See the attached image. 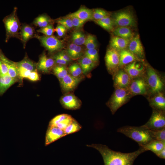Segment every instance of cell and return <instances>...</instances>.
Listing matches in <instances>:
<instances>
[{"mask_svg": "<svg viewBox=\"0 0 165 165\" xmlns=\"http://www.w3.org/2000/svg\"><path fill=\"white\" fill-rule=\"evenodd\" d=\"M143 126L151 130H158L165 128V112L153 109L149 120Z\"/></svg>", "mask_w": 165, "mask_h": 165, "instance_id": "52a82bcc", "label": "cell"}, {"mask_svg": "<svg viewBox=\"0 0 165 165\" xmlns=\"http://www.w3.org/2000/svg\"><path fill=\"white\" fill-rule=\"evenodd\" d=\"M1 53V51L0 50V56Z\"/></svg>", "mask_w": 165, "mask_h": 165, "instance_id": "f5cc1de1", "label": "cell"}, {"mask_svg": "<svg viewBox=\"0 0 165 165\" xmlns=\"http://www.w3.org/2000/svg\"><path fill=\"white\" fill-rule=\"evenodd\" d=\"M88 147L94 148L101 155L104 165H133L136 158L146 152L142 147L137 150L128 153H124L111 150L108 146L101 144L87 145Z\"/></svg>", "mask_w": 165, "mask_h": 165, "instance_id": "6da1fadb", "label": "cell"}, {"mask_svg": "<svg viewBox=\"0 0 165 165\" xmlns=\"http://www.w3.org/2000/svg\"><path fill=\"white\" fill-rule=\"evenodd\" d=\"M68 71L69 74L75 77H80V75L82 73L80 65L77 63H74L70 65Z\"/></svg>", "mask_w": 165, "mask_h": 165, "instance_id": "e575fe53", "label": "cell"}, {"mask_svg": "<svg viewBox=\"0 0 165 165\" xmlns=\"http://www.w3.org/2000/svg\"><path fill=\"white\" fill-rule=\"evenodd\" d=\"M109 16V13L106 11L101 9L93 10V20L94 21L100 20Z\"/></svg>", "mask_w": 165, "mask_h": 165, "instance_id": "74e56055", "label": "cell"}, {"mask_svg": "<svg viewBox=\"0 0 165 165\" xmlns=\"http://www.w3.org/2000/svg\"><path fill=\"white\" fill-rule=\"evenodd\" d=\"M57 54L63 59L68 63L71 61L72 60L67 53H65L64 51H61Z\"/></svg>", "mask_w": 165, "mask_h": 165, "instance_id": "f907efd6", "label": "cell"}, {"mask_svg": "<svg viewBox=\"0 0 165 165\" xmlns=\"http://www.w3.org/2000/svg\"><path fill=\"white\" fill-rule=\"evenodd\" d=\"M128 47V50L138 58H144V50L138 35L134 36L130 40Z\"/></svg>", "mask_w": 165, "mask_h": 165, "instance_id": "9a60e30c", "label": "cell"}, {"mask_svg": "<svg viewBox=\"0 0 165 165\" xmlns=\"http://www.w3.org/2000/svg\"><path fill=\"white\" fill-rule=\"evenodd\" d=\"M8 74V69L5 64L0 58V76Z\"/></svg>", "mask_w": 165, "mask_h": 165, "instance_id": "7dc6e473", "label": "cell"}, {"mask_svg": "<svg viewBox=\"0 0 165 165\" xmlns=\"http://www.w3.org/2000/svg\"><path fill=\"white\" fill-rule=\"evenodd\" d=\"M37 31L38 32L44 34L46 36H50L53 35L54 31V29L53 25L50 24L45 27L41 28Z\"/></svg>", "mask_w": 165, "mask_h": 165, "instance_id": "60d3db41", "label": "cell"}, {"mask_svg": "<svg viewBox=\"0 0 165 165\" xmlns=\"http://www.w3.org/2000/svg\"><path fill=\"white\" fill-rule=\"evenodd\" d=\"M86 37L82 31H76L72 33V39L73 43L77 45L81 46L84 44Z\"/></svg>", "mask_w": 165, "mask_h": 165, "instance_id": "4dcf8cb0", "label": "cell"}, {"mask_svg": "<svg viewBox=\"0 0 165 165\" xmlns=\"http://www.w3.org/2000/svg\"><path fill=\"white\" fill-rule=\"evenodd\" d=\"M17 67L22 68L31 72L37 70L36 64L27 57L22 61L15 62Z\"/></svg>", "mask_w": 165, "mask_h": 165, "instance_id": "f1b7e54d", "label": "cell"}, {"mask_svg": "<svg viewBox=\"0 0 165 165\" xmlns=\"http://www.w3.org/2000/svg\"><path fill=\"white\" fill-rule=\"evenodd\" d=\"M0 59L6 65L8 69V75L12 78L18 80L19 78L18 68L15 63L9 60L1 53Z\"/></svg>", "mask_w": 165, "mask_h": 165, "instance_id": "7402d4cb", "label": "cell"}, {"mask_svg": "<svg viewBox=\"0 0 165 165\" xmlns=\"http://www.w3.org/2000/svg\"><path fill=\"white\" fill-rule=\"evenodd\" d=\"M114 25L118 27H133L136 26V21L133 13L129 11L122 10L115 13L112 18Z\"/></svg>", "mask_w": 165, "mask_h": 165, "instance_id": "5b68a950", "label": "cell"}, {"mask_svg": "<svg viewBox=\"0 0 165 165\" xmlns=\"http://www.w3.org/2000/svg\"><path fill=\"white\" fill-rule=\"evenodd\" d=\"M95 22L101 27L107 31L113 30L114 25L112 18L109 16L100 20H95Z\"/></svg>", "mask_w": 165, "mask_h": 165, "instance_id": "f546056e", "label": "cell"}, {"mask_svg": "<svg viewBox=\"0 0 165 165\" xmlns=\"http://www.w3.org/2000/svg\"><path fill=\"white\" fill-rule=\"evenodd\" d=\"M53 58L55 63L59 64L65 65L68 63L61 57L57 53L53 56Z\"/></svg>", "mask_w": 165, "mask_h": 165, "instance_id": "681fc988", "label": "cell"}, {"mask_svg": "<svg viewBox=\"0 0 165 165\" xmlns=\"http://www.w3.org/2000/svg\"><path fill=\"white\" fill-rule=\"evenodd\" d=\"M67 17H75L86 21L93 19V10L82 7L77 11L69 14Z\"/></svg>", "mask_w": 165, "mask_h": 165, "instance_id": "ffe728a7", "label": "cell"}, {"mask_svg": "<svg viewBox=\"0 0 165 165\" xmlns=\"http://www.w3.org/2000/svg\"><path fill=\"white\" fill-rule=\"evenodd\" d=\"M18 80L11 77L8 74L0 76V95H2L10 87Z\"/></svg>", "mask_w": 165, "mask_h": 165, "instance_id": "cb8c5ba5", "label": "cell"}, {"mask_svg": "<svg viewBox=\"0 0 165 165\" xmlns=\"http://www.w3.org/2000/svg\"><path fill=\"white\" fill-rule=\"evenodd\" d=\"M67 29L62 25L58 24L56 28L54 29L58 36L62 37L65 34Z\"/></svg>", "mask_w": 165, "mask_h": 165, "instance_id": "bcb514c9", "label": "cell"}, {"mask_svg": "<svg viewBox=\"0 0 165 165\" xmlns=\"http://www.w3.org/2000/svg\"><path fill=\"white\" fill-rule=\"evenodd\" d=\"M84 45L87 49H96L97 45V39L95 36L91 34L88 35L86 37Z\"/></svg>", "mask_w": 165, "mask_h": 165, "instance_id": "d590c367", "label": "cell"}, {"mask_svg": "<svg viewBox=\"0 0 165 165\" xmlns=\"http://www.w3.org/2000/svg\"><path fill=\"white\" fill-rule=\"evenodd\" d=\"M66 53L72 60L80 58L83 53V50L81 46L76 45L74 43L69 44Z\"/></svg>", "mask_w": 165, "mask_h": 165, "instance_id": "d4e9b609", "label": "cell"}, {"mask_svg": "<svg viewBox=\"0 0 165 165\" xmlns=\"http://www.w3.org/2000/svg\"><path fill=\"white\" fill-rule=\"evenodd\" d=\"M130 40L116 36H113L110 41L111 48L117 51L126 49Z\"/></svg>", "mask_w": 165, "mask_h": 165, "instance_id": "44dd1931", "label": "cell"}, {"mask_svg": "<svg viewBox=\"0 0 165 165\" xmlns=\"http://www.w3.org/2000/svg\"><path fill=\"white\" fill-rule=\"evenodd\" d=\"M147 85L152 93L155 94L161 92L164 83L159 75L153 68L148 67L147 70Z\"/></svg>", "mask_w": 165, "mask_h": 165, "instance_id": "8992f818", "label": "cell"}, {"mask_svg": "<svg viewBox=\"0 0 165 165\" xmlns=\"http://www.w3.org/2000/svg\"><path fill=\"white\" fill-rule=\"evenodd\" d=\"M155 154L160 158L165 159V148L156 152Z\"/></svg>", "mask_w": 165, "mask_h": 165, "instance_id": "816d5d0a", "label": "cell"}, {"mask_svg": "<svg viewBox=\"0 0 165 165\" xmlns=\"http://www.w3.org/2000/svg\"><path fill=\"white\" fill-rule=\"evenodd\" d=\"M113 80L116 88H127L131 79L124 70H120L115 73Z\"/></svg>", "mask_w": 165, "mask_h": 165, "instance_id": "4fadbf2b", "label": "cell"}, {"mask_svg": "<svg viewBox=\"0 0 165 165\" xmlns=\"http://www.w3.org/2000/svg\"><path fill=\"white\" fill-rule=\"evenodd\" d=\"M60 102L64 108L70 110L79 109L82 105L81 101L73 94L68 93L61 97Z\"/></svg>", "mask_w": 165, "mask_h": 165, "instance_id": "30bf717a", "label": "cell"}, {"mask_svg": "<svg viewBox=\"0 0 165 165\" xmlns=\"http://www.w3.org/2000/svg\"><path fill=\"white\" fill-rule=\"evenodd\" d=\"M55 63L53 58L48 57L44 53L39 57L38 61L36 64V68L43 73H48L52 70Z\"/></svg>", "mask_w": 165, "mask_h": 165, "instance_id": "2e32d148", "label": "cell"}, {"mask_svg": "<svg viewBox=\"0 0 165 165\" xmlns=\"http://www.w3.org/2000/svg\"><path fill=\"white\" fill-rule=\"evenodd\" d=\"M78 64L80 65L82 74L85 75L89 73L95 66V63L85 56L79 58Z\"/></svg>", "mask_w": 165, "mask_h": 165, "instance_id": "4316f807", "label": "cell"}, {"mask_svg": "<svg viewBox=\"0 0 165 165\" xmlns=\"http://www.w3.org/2000/svg\"><path fill=\"white\" fill-rule=\"evenodd\" d=\"M35 36L39 41L42 45L50 52H53L64 48L63 42L54 36L35 35Z\"/></svg>", "mask_w": 165, "mask_h": 165, "instance_id": "ba28073f", "label": "cell"}, {"mask_svg": "<svg viewBox=\"0 0 165 165\" xmlns=\"http://www.w3.org/2000/svg\"><path fill=\"white\" fill-rule=\"evenodd\" d=\"M151 136L153 140L165 141V128L156 130H150Z\"/></svg>", "mask_w": 165, "mask_h": 165, "instance_id": "8d00e7d4", "label": "cell"}, {"mask_svg": "<svg viewBox=\"0 0 165 165\" xmlns=\"http://www.w3.org/2000/svg\"><path fill=\"white\" fill-rule=\"evenodd\" d=\"M130 94L127 88H116L107 104L112 114L127 102Z\"/></svg>", "mask_w": 165, "mask_h": 165, "instance_id": "3957f363", "label": "cell"}, {"mask_svg": "<svg viewBox=\"0 0 165 165\" xmlns=\"http://www.w3.org/2000/svg\"><path fill=\"white\" fill-rule=\"evenodd\" d=\"M105 59L107 69L110 73L114 74L119 67V52L111 48L108 49L107 50Z\"/></svg>", "mask_w": 165, "mask_h": 165, "instance_id": "9c48e42d", "label": "cell"}, {"mask_svg": "<svg viewBox=\"0 0 165 165\" xmlns=\"http://www.w3.org/2000/svg\"><path fill=\"white\" fill-rule=\"evenodd\" d=\"M69 18L72 20L73 27L77 29L82 27L86 22L85 21L82 20L75 17H69Z\"/></svg>", "mask_w": 165, "mask_h": 165, "instance_id": "ee69618b", "label": "cell"}, {"mask_svg": "<svg viewBox=\"0 0 165 165\" xmlns=\"http://www.w3.org/2000/svg\"><path fill=\"white\" fill-rule=\"evenodd\" d=\"M117 131L137 142L140 147L144 146L153 140L150 130L144 126H126L118 128Z\"/></svg>", "mask_w": 165, "mask_h": 165, "instance_id": "7a4b0ae2", "label": "cell"}, {"mask_svg": "<svg viewBox=\"0 0 165 165\" xmlns=\"http://www.w3.org/2000/svg\"><path fill=\"white\" fill-rule=\"evenodd\" d=\"M54 74L58 78L59 81L68 74V72L64 66L57 65L54 66L52 69Z\"/></svg>", "mask_w": 165, "mask_h": 165, "instance_id": "836d02e7", "label": "cell"}, {"mask_svg": "<svg viewBox=\"0 0 165 165\" xmlns=\"http://www.w3.org/2000/svg\"><path fill=\"white\" fill-rule=\"evenodd\" d=\"M147 85L142 78H137L131 81L127 89L131 94H145L147 90Z\"/></svg>", "mask_w": 165, "mask_h": 165, "instance_id": "8fae6325", "label": "cell"}, {"mask_svg": "<svg viewBox=\"0 0 165 165\" xmlns=\"http://www.w3.org/2000/svg\"><path fill=\"white\" fill-rule=\"evenodd\" d=\"M81 80V78L75 77L68 73L60 82L62 90L68 93L73 90Z\"/></svg>", "mask_w": 165, "mask_h": 165, "instance_id": "7c38bea8", "label": "cell"}, {"mask_svg": "<svg viewBox=\"0 0 165 165\" xmlns=\"http://www.w3.org/2000/svg\"><path fill=\"white\" fill-rule=\"evenodd\" d=\"M142 147L145 151L149 150L155 154L165 148V141L153 140Z\"/></svg>", "mask_w": 165, "mask_h": 165, "instance_id": "484cf974", "label": "cell"}, {"mask_svg": "<svg viewBox=\"0 0 165 165\" xmlns=\"http://www.w3.org/2000/svg\"><path fill=\"white\" fill-rule=\"evenodd\" d=\"M114 36L130 40L134 37L132 30L127 27H117L113 30Z\"/></svg>", "mask_w": 165, "mask_h": 165, "instance_id": "83f0119b", "label": "cell"}, {"mask_svg": "<svg viewBox=\"0 0 165 165\" xmlns=\"http://www.w3.org/2000/svg\"><path fill=\"white\" fill-rule=\"evenodd\" d=\"M85 56L95 63H97L99 60L98 52L96 49H87L85 52Z\"/></svg>", "mask_w": 165, "mask_h": 165, "instance_id": "f35d334b", "label": "cell"}, {"mask_svg": "<svg viewBox=\"0 0 165 165\" xmlns=\"http://www.w3.org/2000/svg\"><path fill=\"white\" fill-rule=\"evenodd\" d=\"M16 8L13 12L4 18L3 21L6 32V41L13 37L20 38V32L21 28L20 23L17 15Z\"/></svg>", "mask_w": 165, "mask_h": 165, "instance_id": "277c9868", "label": "cell"}, {"mask_svg": "<svg viewBox=\"0 0 165 165\" xmlns=\"http://www.w3.org/2000/svg\"><path fill=\"white\" fill-rule=\"evenodd\" d=\"M131 79L140 76L144 72V67L141 64L134 61L124 67V70Z\"/></svg>", "mask_w": 165, "mask_h": 165, "instance_id": "e0dca14e", "label": "cell"}, {"mask_svg": "<svg viewBox=\"0 0 165 165\" xmlns=\"http://www.w3.org/2000/svg\"><path fill=\"white\" fill-rule=\"evenodd\" d=\"M73 119V118L70 115L68 118L58 124L56 126L64 130L71 123Z\"/></svg>", "mask_w": 165, "mask_h": 165, "instance_id": "7bdbcfd3", "label": "cell"}, {"mask_svg": "<svg viewBox=\"0 0 165 165\" xmlns=\"http://www.w3.org/2000/svg\"><path fill=\"white\" fill-rule=\"evenodd\" d=\"M119 53V67L125 66L134 61H140L138 58L126 49L120 51Z\"/></svg>", "mask_w": 165, "mask_h": 165, "instance_id": "d6986e66", "label": "cell"}, {"mask_svg": "<svg viewBox=\"0 0 165 165\" xmlns=\"http://www.w3.org/2000/svg\"><path fill=\"white\" fill-rule=\"evenodd\" d=\"M27 79L32 81L39 80L40 77L37 70L31 72Z\"/></svg>", "mask_w": 165, "mask_h": 165, "instance_id": "c3c4849f", "label": "cell"}, {"mask_svg": "<svg viewBox=\"0 0 165 165\" xmlns=\"http://www.w3.org/2000/svg\"><path fill=\"white\" fill-rule=\"evenodd\" d=\"M34 33L35 30L32 26L24 24L21 27L20 32V38L23 42L24 46L29 40L35 35Z\"/></svg>", "mask_w": 165, "mask_h": 165, "instance_id": "603a6c76", "label": "cell"}, {"mask_svg": "<svg viewBox=\"0 0 165 165\" xmlns=\"http://www.w3.org/2000/svg\"><path fill=\"white\" fill-rule=\"evenodd\" d=\"M70 116L65 114L57 115L50 121L49 126H56L58 124L68 118Z\"/></svg>", "mask_w": 165, "mask_h": 165, "instance_id": "ab89813d", "label": "cell"}, {"mask_svg": "<svg viewBox=\"0 0 165 165\" xmlns=\"http://www.w3.org/2000/svg\"><path fill=\"white\" fill-rule=\"evenodd\" d=\"M66 136L64 130L57 126H48L45 138L46 146Z\"/></svg>", "mask_w": 165, "mask_h": 165, "instance_id": "5bb4252c", "label": "cell"}, {"mask_svg": "<svg viewBox=\"0 0 165 165\" xmlns=\"http://www.w3.org/2000/svg\"><path fill=\"white\" fill-rule=\"evenodd\" d=\"M82 126L74 118L71 123L64 130L66 135L74 133L80 130Z\"/></svg>", "mask_w": 165, "mask_h": 165, "instance_id": "d6a6232c", "label": "cell"}, {"mask_svg": "<svg viewBox=\"0 0 165 165\" xmlns=\"http://www.w3.org/2000/svg\"><path fill=\"white\" fill-rule=\"evenodd\" d=\"M155 94L149 100L150 106L153 109L165 112V98L163 93L160 92Z\"/></svg>", "mask_w": 165, "mask_h": 165, "instance_id": "ac0fdd59", "label": "cell"}, {"mask_svg": "<svg viewBox=\"0 0 165 165\" xmlns=\"http://www.w3.org/2000/svg\"><path fill=\"white\" fill-rule=\"evenodd\" d=\"M51 20L47 16L42 14L36 17L34 20L33 24L41 28L45 27L50 24Z\"/></svg>", "mask_w": 165, "mask_h": 165, "instance_id": "1f68e13d", "label": "cell"}, {"mask_svg": "<svg viewBox=\"0 0 165 165\" xmlns=\"http://www.w3.org/2000/svg\"><path fill=\"white\" fill-rule=\"evenodd\" d=\"M19 78L22 79L23 78H28L31 72L20 67H17Z\"/></svg>", "mask_w": 165, "mask_h": 165, "instance_id": "f6af8a7d", "label": "cell"}, {"mask_svg": "<svg viewBox=\"0 0 165 165\" xmlns=\"http://www.w3.org/2000/svg\"><path fill=\"white\" fill-rule=\"evenodd\" d=\"M56 22L63 26L67 30L70 29L73 27L72 20L69 17L60 18L57 20Z\"/></svg>", "mask_w": 165, "mask_h": 165, "instance_id": "b9f144b4", "label": "cell"}]
</instances>
